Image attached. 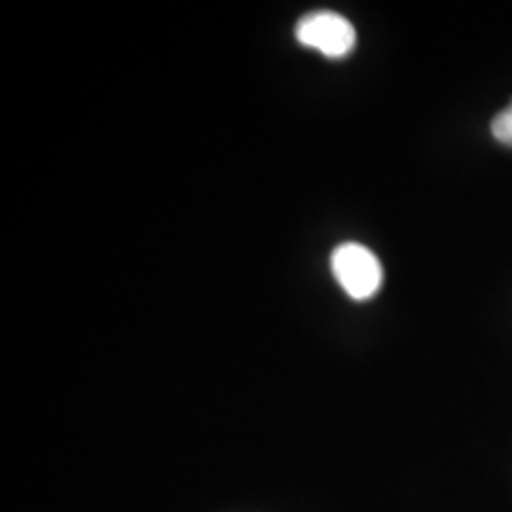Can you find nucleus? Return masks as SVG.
I'll return each instance as SVG.
<instances>
[{
  "label": "nucleus",
  "mask_w": 512,
  "mask_h": 512,
  "mask_svg": "<svg viewBox=\"0 0 512 512\" xmlns=\"http://www.w3.org/2000/svg\"><path fill=\"white\" fill-rule=\"evenodd\" d=\"M296 38L302 46L340 59L355 48L357 33L348 19L332 10H317L296 23Z\"/></svg>",
  "instance_id": "f03ea898"
},
{
  "label": "nucleus",
  "mask_w": 512,
  "mask_h": 512,
  "mask_svg": "<svg viewBox=\"0 0 512 512\" xmlns=\"http://www.w3.org/2000/svg\"><path fill=\"white\" fill-rule=\"evenodd\" d=\"M332 274L353 300H368L382 287L384 270L370 249L361 243H344L330 256Z\"/></svg>",
  "instance_id": "f257e3e1"
},
{
  "label": "nucleus",
  "mask_w": 512,
  "mask_h": 512,
  "mask_svg": "<svg viewBox=\"0 0 512 512\" xmlns=\"http://www.w3.org/2000/svg\"><path fill=\"white\" fill-rule=\"evenodd\" d=\"M492 135L499 143L512 147V105L501 110L492 120Z\"/></svg>",
  "instance_id": "7ed1b4c3"
}]
</instances>
